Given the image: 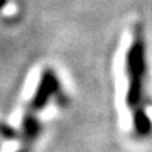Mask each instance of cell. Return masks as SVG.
Returning a JSON list of instances; mask_svg holds the SVG:
<instances>
[{
  "instance_id": "5",
  "label": "cell",
  "mask_w": 152,
  "mask_h": 152,
  "mask_svg": "<svg viewBox=\"0 0 152 152\" xmlns=\"http://www.w3.org/2000/svg\"><path fill=\"white\" fill-rule=\"evenodd\" d=\"M0 137L7 138V140H14V138H17V134H16V131L13 130L10 125L0 123Z\"/></svg>"
},
{
  "instance_id": "6",
  "label": "cell",
  "mask_w": 152,
  "mask_h": 152,
  "mask_svg": "<svg viewBox=\"0 0 152 152\" xmlns=\"http://www.w3.org/2000/svg\"><path fill=\"white\" fill-rule=\"evenodd\" d=\"M7 1H9V0H0V11H1V10H3V9L6 7Z\"/></svg>"
},
{
  "instance_id": "2",
  "label": "cell",
  "mask_w": 152,
  "mask_h": 152,
  "mask_svg": "<svg viewBox=\"0 0 152 152\" xmlns=\"http://www.w3.org/2000/svg\"><path fill=\"white\" fill-rule=\"evenodd\" d=\"M59 89H61V83L59 79H58V75L55 73L52 68H45L42 73H41L37 90H35L33 99L30 102L28 110H31L34 113L42 110L48 104L49 99L59 92Z\"/></svg>"
},
{
  "instance_id": "7",
  "label": "cell",
  "mask_w": 152,
  "mask_h": 152,
  "mask_svg": "<svg viewBox=\"0 0 152 152\" xmlns=\"http://www.w3.org/2000/svg\"><path fill=\"white\" fill-rule=\"evenodd\" d=\"M17 152H30V148H28V147H23L20 151H17Z\"/></svg>"
},
{
  "instance_id": "1",
  "label": "cell",
  "mask_w": 152,
  "mask_h": 152,
  "mask_svg": "<svg viewBox=\"0 0 152 152\" xmlns=\"http://www.w3.org/2000/svg\"><path fill=\"white\" fill-rule=\"evenodd\" d=\"M125 71L128 76V90L125 96L127 106L132 110L141 107L144 94V76L147 71L145 62V41L142 26L137 24L131 47L125 58Z\"/></svg>"
},
{
  "instance_id": "3",
  "label": "cell",
  "mask_w": 152,
  "mask_h": 152,
  "mask_svg": "<svg viewBox=\"0 0 152 152\" xmlns=\"http://www.w3.org/2000/svg\"><path fill=\"white\" fill-rule=\"evenodd\" d=\"M41 130H42V127H41V123L38 121V118L35 117V113L31 110H27L21 123V138L24 142L23 147L31 148V144L41 134Z\"/></svg>"
},
{
  "instance_id": "4",
  "label": "cell",
  "mask_w": 152,
  "mask_h": 152,
  "mask_svg": "<svg viewBox=\"0 0 152 152\" xmlns=\"http://www.w3.org/2000/svg\"><path fill=\"white\" fill-rule=\"evenodd\" d=\"M134 128L135 132L140 137H147L151 134L152 131V121L145 113V110L140 107V109L134 110Z\"/></svg>"
}]
</instances>
